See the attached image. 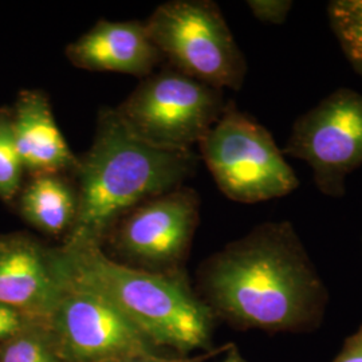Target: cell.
<instances>
[{
  "instance_id": "1",
  "label": "cell",
  "mask_w": 362,
  "mask_h": 362,
  "mask_svg": "<svg viewBox=\"0 0 362 362\" xmlns=\"http://www.w3.org/2000/svg\"><path fill=\"white\" fill-rule=\"evenodd\" d=\"M200 297L238 329L300 332L317 326L326 288L288 221H269L207 259Z\"/></svg>"
},
{
  "instance_id": "2",
  "label": "cell",
  "mask_w": 362,
  "mask_h": 362,
  "mask_svg": "<svg viewBox=\"0 0 362 362\" xmlns=\"http://www.w3.org/2000/svg\"><path fill=\"white\" fill-rule=\"evenodd\" d=\"M191 152L161 151L130 132L115 110L100 115L89 152L78 163L77 216L65 246H103L132 209L180 188L191 176Z\"/></svg>"
},
{
  "instance_id": "3",
  "label": "cell",
  "mask_w": 362,
  "mask_h": 362,
  "mask_svg": "<svg viewBox=\"0 0 362 362\" xmlns=\"http://www.w3.org/2000/svg\"><path fill=\"white\" fill-rule=\"evenodd\" d=\"M65 272L101 294L156 348L209 351L216 317L182 272H155L110 258L103 246L58 247Z\"/></svg>"
},
{
  "instance_id": "4",
  "label": "cell",
  "mask_w": 362,
  "mask_h": 362,
  "mask_svg": "<svg viewBox=\"0 0 362 362\" xmlns=\"http://www.w3.org/2000/svg\"><path fill=\"white\" fill-rule=\"evenodd\" d=\"M199 148L220 191L233 202H267L299 187L296 172L272 133L233 103L226 104Z\"/></svg>"
},
{
  "instance_id": "5",
  "label": "cell",
  "mask_w": 362,
  "mask_h": 362,
  "mask_svg": "<svg viewBox=\"0 0 362 362\" xmlns=\"http://www.w3.org/2000/svg\"><path fill=\"white\" fill-rule=\"evenodd\" d=\"M145 27L175 70L218 90H239L243 86L245 55L214 1L164 3L156 8Z\"/></svg>"
},
{
  "instance_id": "6",
  "label": "cell",
  "mask_w": 362,
  "mask_h": 362,
  "mask_svg": "<svg viewBox=\"0 0 362 362\" xmlns=\"http://www.w3.org/2000/svg\"><path fill=\"white\" fill-rule=\"evenodd\" d=\"M224 107L223 91L169 70L146 78L116 112L144 143L161 151L191 152Z\"/></svg>"
},
{
  "instance_id": "7",
  "label": "cell",
  "mask_w": 362,
  "mask_h": 362,
  "mask_svg": "<svg viewBox=\"0 0 362 362\" xmlns=\"http://www.w3.org/2000/svg\"><path fill=\"white\" fill-rule=\"evenodd\" d=\"M62 270L65 286L46 325L64 361L116 362L158 353L151 339L107 299L73 279L64 266Z\"/></svg>"
},
{
  "instance_id": "8",
  "label": "cell",
  "mask_w": 362,
  "mask_h": 362,
  "mask_svg": "<svg viewBox=\"0 0 362 362\" xmlns=\"http://www.w3.org/2000/svg\"><path fill=\"white\" fill-rule=\"evenodd\" d=\"M308 163L320 192L345 194V181L362 165V94L338 89L298 118L282 149Z\"/></svg>"
},
{
  "instance_id": "9",
  "label": "cell",
  "mask_w": 362,
  "mask_h": 362,
  "mask_svg": "<svg viewBox=\"0 0 362 362\" xmlns=\"http://www.w3.org/2000/svg\"><path fill=\"white\" fill-rule=\"evenodd\" d=\"M199 196L185 187L157 196L132 209L107 239L133 267L179 272L199 223Z\"/></svg>"
},
{
  "instance_id": "10",
  "label": "cell",
  "mask_w": 362,
  "mask_h": 362,
  "mask_svg": "<svg viewBox=\"0 0 362 362\" xmlns=\"http://www.w3.org/2000/svg\"><path fill=\"white\" fill-rule=\"evenodd\" d=\"M64 286L58 247L43 246L26 233L0 236V305L46 322Z\"/></svg>"
},
{
  "instance_id": "11",
  "label": "cell",
  "mask_w": 362,
  "mask_h": 362,
  "mask_svg": "<svg viewBox=\"0 0 362 362\" xmlns=\"http://www.w3.org/2000/svg\"><path fill=\"white\" fill-rule=\"evenodd\" d=\"M78 69L148 76L161 59V52L141 22L100 21L66 49Z\"/></svg>"
},
{
  "instance_id": "12",
  "label": "cell",
  "mask_w": 362,
  "mask_h": 362,
  "mask_svg": "<svg viewBox=\"0 0 362 362\" xmlns=\"http://www.w3.org/2000/svg\"><path fill=\"white\" fill-rule=\"evenodd\" d=\"M13 139L25 170L34 177L61 175L78 168L77 157L66 143L52 115L47 95L40 90H23L11 115Z\"/></svg>"
},
{
  "instance_id": "13",
  "label": "cell",
  "mask_w": 362,
  "mask_h": 362,
  "mask_svg": "<svg viewBox=\"0 0 362 362\" xmlns=\"http://www.w3.org/2000/svg\"><path fill=\"white\" fill-rule=\"evenodd\" d=\"M19 207L27 223L40 233L66 236L77 216V191L61 175L37 176L21 194Z\"/></svg>"
},
{
  "instance_id": "14",
  "label": "cell",
  "mask_w": 362,
  "mask_h": 362,
  "mask_svg": "<svg viewBox=\"0 0 362 362\" xmlns=\"http://www.w3.org/2000/svg\"><path fill=\"white\" fill-rule=\"evenodd\" d=\"M0 362H65L54 345L46 322L31 321L0 344Z\"/></svg>"
},
{
  "instance_id": "15",
  "label": "cell",
  "mask_w": 362,
  "mask_h": 362,
  "mask_svg": "<svg viewBox=\"0 0 362 362\" xmlns=\"http://www.w3.org/2000/svg\"><path fill=\"white\" fill-rule=\"evenodd\" d=\"M332 30L356 71L362 76V0H336L327 6Z\"/></svg>"
},
{
  "instance_id": "16",
  "label": "cell",
  "mask_w": 362,
  "mask_h": 362,
  "mask_svg": "<svg viewBox=\"0 0 362 362\" xmlns=\"http://www.w3.org/2000/svg\"><path fill=\"white\" fill-rule=\"evenodd\" d=\"M25 165L13 139L10 113H0V199L10 203L22 185Z\"/></svg>"
},
{
  "instance_id": "17",
  "label": "cell",
  "mask_w": 362,
  "mask_h": 362,
  "mask_svg": "<svg viewBox=\"0 0 362 362\" xmlns=\"http://www.w3.org/2000/svg\"><path fill=\"white\" fill-rule=\"evenodd\" d=\"M247 4L257 19L272 25H282L293 7L288 0H251Z\"/></svg>"
},
{
  "instance_id": "18",
  "label": "cell",
  "mask_w": 362,
  "mask_h": 362,
  "mask_svg": "<svg viewBox=\"0 0 362 362\" xmlns=\"http://www.w3.org/2000/svg\"><path fill=\"white\" fill-rule=\"evenodd\" d=\"M230 346L231 344L215 348L206 353L196 354V356H179V357H165V356H161L160 353H149V354L133 356L116 362H206L216 357L220 353H226Z\"/></svg>"
},
{
  "instance_id": "19",
  "label": "cell",
  "mask_w": 362,
  "mask_h": 362,
  "mask_svg": "<svg viewBox=\"0 0 362 362\" xmlns=\"http://www.w3.org/2000/svg\"><path fill=\"white\" fill-rule=\"evenodd\" d=\"M31 321H35V320H31L25 314L13 310L8 306L0 305V344H3L10 337L16 334L21 329H23Z\"/></svg>"
},
{
  "instance_id": "20",
  "label": "cell",
  "mask_w": 362,
  "mask_h": 362,
  "mask_svg": "<svg viewBox=\"0 0 362 362\" xmlns=\"http://www.w3.org/2000/svg\"><path fill=\"white\" fill-rule=\"evenodd\" d=\"M333 362H362V325L354 334L346 338Z\"/></svg>"
},
{
  "instance_id": "21",
  "label": "cell",
  "mask_w": 362,
  "mask_h": 362,
  "mask_svg": "<svg viewBox=\"0 0 362 362\" xmlns=\"http://www.w3.org/2000/svg\"><path fill=\"white\" fill-rule=\"evenodd\" d=\"M221 362H246V360L242 357L240 351L238 350V348L231 344V346L226 351V357Z\"/></svg>"
}]
</instances>
